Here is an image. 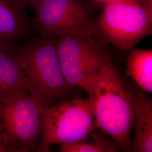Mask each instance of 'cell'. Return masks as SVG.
Segmentation results:
<instances>
[{"instance_id": "obj_1", "label": "cell", "mask_w": 152, "mask_h": 152, "mask_svg": "<svg viewBox=\"0 0 152 152\" xmlns=\"http://www.w3.org/2000/svg\"><path fill=\"white\" fill-rule=\"evenodd\" d=\"M96 128L110 136L123 152H129L133 122L130 94L118 68L105 66L87 94Z\"/></svg>"}, {"instance_id": "obj_2", "label": "cell", "mask_w": 152, "mask_h": 152, "mask_svg": "<svg viewBox=\"0 0 152 152\" xmlns=\"http://www.w3.org/2000/svg\"><path fill=\"white\" fill-rule=\"evenodd\" d=\"M58 37H42L15 51L31 85L29 94L44 109L71 99L74 87L64 75L57 49Z\"/></svg>"}, {"instance_id": "obj_3", "label": "cell", "mask_w": 152, "mask_h": 152, "mask_svg": "<svg viewBox=\"0 0 152 152\" xmlns=\"http://www.w3.org/2000/svg\"><path fill=\"white\" fill-rule=\"evenodd\" d=\"M92 36L122 51L152 33V0H108L92 20Z\"/></svg>"}, {"instance_id": "obj_4", "label": "cell", "mask_w": 152, "mask_h": 152, "mask_svg": "<svg viewBox=\"0 0 152 152\" xmlns=\"http://www.w3.org/2000/svg\"><path fill=\"white\" fill-rule=\"evenodd\" d=\"M42 110L27 91L0 93V152H38Z\"/></svg>"}, {"instance_id": "obj_5", "label": "cell", "mask_w": 152, "mask_h": 152, "mask_svg": "<svg viewBox=\"0 0 152 152\" xmlns=\"http://www.w3.org/2000/svg\"><path fill=\"white\" fill-rule=\"evenodd\" d=\"M57 49L68 83L87 92L105 66L112 63L107 45L90 33L66 34L58 37Z\"/></svg>"}, {"instance_id": "obj_6", "label": "cell", "mask_w": 152, "mask_h": 152, "mask_svg": "<svg viewBox=\"0 0 152 152\" xmlns=\"http://www.w3.org/2000/svg\"><path fill=\"white\" fill-rule=\"evenodd\" d=\"M97 129L88 97L71 98L43 109L38 152L86 140Z\"/></svg>"}, {"instance_id": "obj_7", "label": "cell", "mask_w": 152, "mask_h": 152, "mask_svg": "<svg viewBox=\"0 0 152 152\" xmlns=\"http://www.w3.org/2000/svg\"><path fill=\"white\" fill-rule=\"evenodd\" d=\"M32 27L40 37L90 33L92 20L81 0H42L34 9Z\"/></svg>"}, {"instance_id": "obj_8", "label": "cell", "mask_w": 152, "mask_h": 152, "mask_svg": "<svg viewBox=\"0 0 152 152\" xmlns=\"http://www.w3.org/2000/svg\"><path fill=\"white\" fill-rule=\"evenodd\" d=\"M130 92L133 109L132 129L129 152H152V100L135 84L124 81Z\"/></svg>"}, {"instance_id": "obj_9", "label": "cell", "mask_w": 152, "mask_h": 152, "mask_svg": "<svg viewBox=\"0 0 152 152\" xmlns=\"http://www.w3.org/2000/svg\"><path fill=\"white\" fill-rule=\"evenodd\" d=\"M17 0H0V49H11L24 38L31 20Z\"/></svg>"}, {"instance_id": "obj_10", "label": "cell", "mask_w": 152, "mask_h": 152, "mask_svg": "<svg viewBox=\"0 0 152 152\" xmlns=\"http://www.w3.org/2000/svg\"><path fill=\"white\" fill-rule=\"evenodd\" d=\"M15 47L0 49V93L16 89L31 92V83L16 53Z\"/></svg>"}, {"instance_id": "obj_11", "label": "cell", "mask_w": 152, "mask_h": 152, "mask_svg": "<svg viewBox=\"0 0 152 152\" xmlns=\"http://www.w3.org/2000/svg\"><path fill=\"white\" fill-rule=\"evenodd\" d=\"M126 59V75L148 94L152 92V49L135 47L130 50Z\"/></svg>"}, {"instance_id": "obj_12", "label": "cell", "mask_w": 152, "mask_h": 152, "mask_svg": "<svg viewBox=\"0 0 152 152\" xmlns=\"http://www.w3.org/2000/svg\"><path fill=\"white\" fill-rule=\"evenodd\" d=\"M91 142L86 140L60 146V152H117L120 150L117 144L99 129L91 131Z\"/></svg>"}, {"instance_id": "obj_13", "label": "cell", "mask_w": 152, "mask_h": 152, "mask_svg": "<svg viewBox=\"0 0 152 152\" xmlns=\"http://www.w3.org/2000/svg\"><path fill=\"white\" fill-rule=\"evenodd\" d=\"M26 9L28 7L34 9L42 0H17Z\"/></svg>"}, {"instance_id": "obj_14", "label": "cell", "mask_w": 152, "mask_h": 152, "mask_svg": "<svg viewBox=\"0 0 152 152\" xmlns=\"http://www.w3.org/2000/svg\"><path fill=\"white\" fill-rule=\"evenodd\" d=\"M99 1H104V2H105V1H108V0H99Z\"/></svg>"}]
</instances>
